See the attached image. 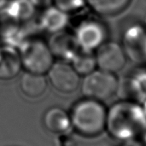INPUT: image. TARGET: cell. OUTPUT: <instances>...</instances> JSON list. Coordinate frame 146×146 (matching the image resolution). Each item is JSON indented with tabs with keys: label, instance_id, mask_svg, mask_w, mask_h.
Masks as SVG:
<instances>
[{
	"label": "cell",
	"instance_id": "1",
	"mask_svg": "<svg viewBox=\"0 0 146 146\" xmlns=\"http://www.w3.org/2000/svg\"><path fill=\"white\" fill-rule=\"evenodd\" d=\"M105 130L120 141L139 139L146 130V115L140 104L121 100L107 111Z\"/></svg>",
	"mask_w": 146,
	"mask_h": 146
},
{
	"label": "cell",
	"instance_id": "2",
	"mask_svg": "<svg viewBox=\"0 0 146 146\" xmlns=\"http://www.w3.org/2000/svg\"><path fill=\"white\" fill-rule=\"evenodd\" d=\"M69 115L72 127L84 137H96L105 130L107 110L99 101L85 98L74 105Z\"/></svg>",
	"mask_w": 146,
	"mask_h": 146
},
{
	"label": "cell",
	"instance_id": "3",
	"mask_svg": "<svg viewBox=\"0 0 146 146\" xmlns=\"http://www.w3.org/2000/svg\"><path fill=\"white\" fill-rule=\"evenodd\" d=\"M21 65L27 72L45 74L54 63V56L47 43L29 38L18 48Z\"/></svg>",
	"mask_w": 146,
	"mask_h": 146
},
{
	"label": "cell",
	"instance_id": "4",
	"mask_svg": "<svg viewBox=\"0 0 146 146\" xmlns=\"http://www.w3.org/2000/svg\"><path fill=\"white\" fill-rule=\"evenodd\" d=\"M119 80L115 74L95 69L85 75L81 85L82 93L86 98L103 102L117 93Z\"/></svg>",
	"mask_w": 146,
	"mask_h": 146
},
{
	"label": "cell",
	"instance_id": "5",
	"mask_svg": "<svg viewBox=\"0 0 146 146\" xmlns=\"http://www.w3.org/2000/svg\"><path fill=\"white\" fill-rule=\"evenodd\" d=\"M80 50H97L107 38V29L104 23L95 19L80 21L73 33Z\"/></svg>",
	"mask_w": 146,
	"mask_h": 146
},
{
	"label": "cell",
	"instance_id": "6",
	"mask_svg": "<svg viewBox=\"0 0 146 146\" xmlns=\"http://www.w3.org/2000/svg\"><path fill=\"white\" fill-rule=\"evenodd\" d=\"M122 47L127 58L138 64H146V27L133 24L122 36Z\"/></svg>",
	"mask_w": 146,
	"mask_h": 146
},
{
	"label": "cell",
	"instance_id": "7",
	"mask_svg": "<svg viewBox=\"0 0 146 146\" xmlns=\"http://www.w3.org/2000/svg\"><path fill=\"white\" fill-rule=\"evenodd\" d=\"M47 74L51 86L56 91L64 94L74 92L80 83L79 74L67 62H54Z\"/></svg>",
	"mask_w": 146,
	"mask_h": 146
},
{
	"label": "cell",
	"instance_id": "8",
	"mask_svg": "<svg viewBox=\"0 0 146 146\" xmlns=\"http://www.w3.org/2000/svg\"><path fill=\"white\" fill-rule=\"evenodd\" d=\"M95 56L98 69L112 74L121 71L127 58L122 45L115 41H105L97 50Z\"/></svg>",
	"mask_w": 146,
	"mask_h": 146
},
{
	"label": "cell",
	"instance_id": "9",
	"mask_svg": "<svg viewBox=\"0 0 146 146\" xmlns=\"http://www.w3.org/2000/svg\"><path fill=\"white\" fill-rule=\"evenodd\" d=\"M122 100L143 104L146 99V70L137 68L119 80L118 91Z\"/></svg>",
	"mask_w": 146,
	"mask_h": 146
},
{
	"label": "cell",
	"instance_id": "10",
	"mask_svg": "<svg viewBox=\"0 0 146 146\" xmlns=\"http://www.w3.org/2000/svg\"><path fill=\"white\" fill-rule=\"evenodd\" d=\"M47 44L54 57L56 56L62 61L69 63L80 50L74 33H68L66 30L51 34Z\"/></svg>",
	"mask_w": 146,
	"mask_h": 146
},
{
	"label": "cell",
	"instance_id": "11",
	"mask_svg": "<svg viewBox=\"0 0 146 146\" xmlns=\"http://www.w3.org/2000/svg\"><path fill=\"white\" fill-rule=\"evenodd\" d=\"M69 14L60 9L55 5H50L43 9L37 20L39 29L50 34L64 31L69 24Z\"/></svg>",
	"mask_w": 146,
	"mask_h": 146
},
{
	"label": "cell",
	"instance_id": "12",
	"mask_svg": "<svg viewBox=\"0 0 146 146\" xmlns=\"http://www.w3.org/2000/svg\"><path fill=\"white\" fill-rule=\"evenodd\" d=\"M21 68L18 49L2 43L0 44V80H9L15 78Z\"/></svg>",
	"mask_w": 146,
	"mask_h": 146
},
{
	"label": "cell",
	"instance_id": "13",
	"mask_svg": "<svg viewBox=\"0 0 146 146\" xmlns=\"http://www.w3.org/2000/svg\"><path fill=\"white\" fill-rule=\"evenodd\" d=\"M43 122L49 132L59 135L66 133L72 127L69 114L59 107L49 109L44 113Z\"/></svg>",
	"mask_w": 146,
	"mask_h": 146
},
{
	"label": "cell",
	"instance_id": "14",
	"mask_svg": "<svg viewBox=\"0 0 146 146\" xmlns=\"http://www.w3.org/2000/svg\"><path fill=\"white\" fill-rule=\"evenodd\" d=\"M47 84L44 74L26 72L21 78L20 86L25 96L30 98H38L45 92Z\"/></svg>",
	"mask_w": 146,
	"mask_h": 146
},
{
	"label": "cell",
	"instance_id": "15",
	"mask_svg": "<svg viewBox=\"0 0 146 146\" xmlns=\"http://www.w3.org/2000/svg\"><path fill=\"white\" fill-rule=\"evenodd\" d=\"M2 9L9 17L20 23L31 21L36 12V9L30 0H9Z\"/></svg>",
	"mask_w": 146,
	"mask_h": 146
},
{
	"label": "cell",
	"instance_id": "16",
	"mask_svg": "<svg viewBox=\"0 0 146 146\" xmlns=\"http://www.w3.org/2000/svg\"><path fill=\"white\" fill-rule=\"evenodd\" d=\"M131 0H86V4L102 15H115L119 14L129 4Z\"/></svg>",
	"mask_w": 146,
	"mask_h": 146
},
{
	"label": "cell",
	"instance_id": "17",
	"mask_svg": "<svg viewBox=\"0 0 146 146\" xmlns=\"http://www.w3.org/2000/svg\"><path fill=\"white\" fill-rule=\"evenodd\" d=\"M70 64L79 75H86L97 68L96 56L92 51L80 50L71 61Z\"/></svg>",
	"mask_w": 146,
	"mask_h": 146
},
{
	"label": "cell",
	"instance_id": "18",
	"mask_svg": "<svg viewBox=\"0 0 146 146\" xmlns=\"http://www.w3.org/2000/svg\"><path fill=\"white\" fill-rule=\"evenodd\" d=\"M86 4V0H53V5L68 14L80 10Z\"/></svg>",
	"mask_w": 146,
	"mask_h": 146
},
{
	"label": "cell",
	"instance_id": "19",
	"mask_svg": "<svg viewBox=\"0 0 146 146\" xmlns=\"http://www.w3.org/2000/svg\"><path fill=\"white\" fill-rule=\"evenodd\" d=\"M35 9H44L45 8L53 4V0H30Z\"/></svg>",
	"mask_w": 146,
	"mask_h": 146
},
{
	"label": "cell",
	"instance_id": "20",
	"mask_svg": "<svg viewBox=\"0 0 146 146\" xmlns=\"http://www.w3.org/2000/svg\"><path fill=\"white\" fill-rule=\"evenodd\" d=\"M122 145L121 146H145L142 143V141H139L138 139H127L121 141Z\"/></svg>",
	"mask_w": 146,
	"mask_h": 146
},
{
	"label": "cell",
	"instance_id": "21",
	"mask_svg": "<svg viewBox=\"0 0 146 146\" xmlns=\"http://www.w3.org/2000/svg\"><path fill=\"white\" fill-rule=\"evenodd\" d=\"M141 138V141H142V143L145 145V146L146 145V130L145 131V133L142 134V136L140 137Z\"/></svg>",
	"mask_w": 146,
	"mask_h": 146
},
{
	"label": "cell",
	"instance_id": "22",
	"mask_svg": "<svg viewBox=\"0 0 146 146\" xmlns=\"http://www.w3.org/2000/svg\"><path fill=\"white\" fill-rule=\"evenodd\" d=\"M9 0H0V9H2L8 3Z\"/></svg>",
	"mask_w": 146,
	"mask_h": 146
},
{
	"label": "cell",
	"instance_id": "23",
	"mask_svg": "<svg viewBox=\"0 0 146 146\" xmlns=\"http://www.w3.org/2000/svg\"><path fill=\"white\" fill-rule=\"evenodd\" d=\"M143 108H144V110H145V115H146V99L145 100V102L143 103Z\"/></svg>",
	"mask_w": 146,
	"mask_h": 146
},
{
	"label": "cell",
	"instance_id": "24",
	"mask_svg": "<svg viewBox=\"0 0 146 146\" xmlns=\"http://www.w3.org/2000/svg\"><path fill=\"white\" fill-rule=\"evenodd\" d=\"M145 26L146 27V15L145 16Z\"/></svg>",
	"mask_w": 146,
	"mask_h": 146
}]
</instances>
